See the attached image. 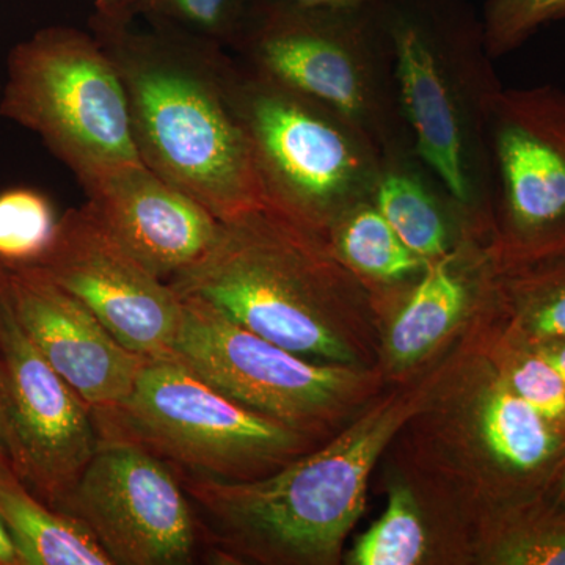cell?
I'll return each instance as SVG.
<instances>
[{
	"mask_svg": "<svg viewBox=\"0 0 565 565\" xmlns=\"http://www.w3.org/2000/svg\"><path fill=\"white\" fill-rule=\"evenodd\" d=\"M90 22L120 74L141 162L221 222L267 207L230 104V55L129 18L95 11Z\"/></svg>",
	"mask_w": 565,
	"mask_h": 565,
	"instance_id": "obj_1",
	"label": "cell"
},
{
	"mask_svg": "<svg viewBox=\"0 0 565 565\" xmlns=\"http://www.w3.org/2000/svg\"><path fill=\"white\" fill-rule=\"evenodd\" d=\"M418 394L386 397L340 437L250 481L180 475L221 553L281 563H330L363 514L374 463L418 411Z\"/></svg>",
	"mask_w": 565,
	"mask_h": 565,
	"instance_id": "obj_2",
	"label": "cell"
},
{
	"mask_svg": "<svg viewBox=\"0 0 565 565\" xmlns=\"http://www.w3.org/2000/svg\"><path fill=\"white\" fill-rule=\"evenodd\" d=\"M401 111L418 161L465 212L487 207L486 111L503 85L463 0H382Z\"/></svg>",
	"mask_w": 565,
	"mask_h": 565,
	"instance_id": "obj_3",
	"label": "cell"
},
{
	"mask_svg": "<svg viewBox=\"0 0 565 565\" xmlns=\"http://www.w3.org/2000/svg\"><path fill=\"white\" fill-rule=\"evenodd\" d=\"M169 285L305 359L353 360L333 321L351 273L321 237L269 207L222 222L211 247Z\"/></svg>",
	"mask_w": 565,
	"mask_h": 565,
	"instance_id": "obj_4",
	"label": "cell"
},
{
	"mask_svg": "<svg viewBox=\"0 0 565 565\" xmlns=\"http://www.w3.org/2000/svg\"><path fill=\"white\" fill-rule=\"evenodd\" d=\"M233 51L253 73L352 122L385 161L415 154L392 51L374 9L332 11L256 0Z\"/></svg>",
	"mask_w": 565,
	"mask_h": 565,
	"instance_id": "obj_5",
	"label": "cell"
},
{
	"mask_svg": "<svg viewBox=\"0 0 565 565\" xmlns=\"http://www.w3.org/2000/svg\"><path fill=\"white\" fill-rule=\"evenodd\" d=\"M226 87L269 210L322 239L374 199L385 159L352 122L232 57Z\"/></svg>",
	"mask_w": 565,
	"mask_h": 565,
	"instance_id": "obj_6",
	"label": "cell"
},
{
	"mask_svg": "<svg viewBox=\"0 0 565 565\" xmlns=\"http://www.w3.org/2000/svg\"><path fill=\"white\" fill-rule=\"evenodd\" d=\"M99 438L129 441L178 475L250 481L302 456L305 435L256 414L172 355L148 360L120 404L92 411Z\"/></svg>",
	"mask_w": 565,
	"mask_h": 565,
	"instance_id": "obj_7",
	"label": "cell"
},
{
	"mask_svg": "<svg viewBox=\"0 0 565 565\" xmlns=\"http://www.w3.org/2000/svg\"><path fill=\"white\" fill-rule=\"evenodd\" d=\"M0 115L36 134L79 182L141 162L120 74L93 33L52 25L20 41Z\"/></svg>",
	"mask_w": 565,
	"mask_h": 565,
	"instance_id": "obj_8",
	"label": "cell"
},
{
	"mask_svg": "<svg viewBox=\"0 0 565 565\" xmlns=\"http://www.w3.org/2000/svg\"><path fill=\"white\" fill-rule=\"evenodd\" d=\"M492 258L516 266L565 255V90L504 88L486 111Z\"/></svg>",
	"mask_w": 565,
	"mask_h": 565,
	"instance_id": "obj_9",
	"label": "cell"
},
{
	"mask_svg": "<svg viewBox=\"0 0 565 565\" xmlns=\"http://www.w3.org/2000/svg\"><path fill=\"white\" fill-rule=\"evenodd\" d=\"M181 300L180 332L170 355L230 399L305 437L332 422L363 386V375L348 364L316 363L202 300Z\"/></svg>",
	"mask_w": 565,
	"mask_h": 565,
	"instance_id": "obj_10",
	"label": "cell"
},
{
	"mask_svg": "<svg viewBox=\"0 0 565 565\" xmlns=\"http://www.w3.org/2000/svg\"><path fill=\"white\" fill-rule=\"evenodd\" d=\"M62 512L79 519L114 565L191 564L200 526L180 476L140 446L99 438Z\"/></svg>",
	"mask_w": 565,
	"mask_h": 565,
	"instance_id": "obj_11",
	"label": "cell"
},
{
	"mask_svg": "<svg viewBox=\"0 0 565 565\" xmlns=\"http://www.w3.org/2000/svg\"><path fill=\"white\" fill-rule=\"evenodd\" d=\"M0 386L14 473L61 511L98 451L99 434L92 408L22 332L9 299L0 310Z\"/></svg>",
	"mask_w": 565,
	"mask_h": 565,
	"instance_id": "obj_12",
	"label": "cell"
},
{
	"mask_svg": "<svg viewBox=\"0 0 565 565\" xmlns=\"http://www.w3.org/2000/svg\"><path fill=\"white\" fill-rule=\"evenodd\" d=\"M33 269L79 299L129 351L148 359L172 353L181 297L118 243L87 204L62 215L51 250Z\"/></svg>",
	"mask_w": 565,
	"mask_h": 565,
	"instance_id": "obj_13",
	"label": "cell"
},
{
	"mask_svg": "<svg viewBox=\"0 0 565 565\" xmlns=\"http://www.w3.org/2000/svg\"><path fill=\"white\" fill-rule=\"evenodd\" d=\"M7 299L22 332L92 411L129 396L150 359L126 349L79 299L39 269L10 273Z\"/></svg>",
	"mask_w": 565,
	"mask_h": 565,
	"instance_id": "obj_14",
	"label": "cell"
},
{
	"mask_svg": "<svg viewBox=\"0 0 565 565\" xmlns=\"http://www.w3.org/2000/svg\"><path fill=\"white\" fill-rule=\"evenodd\" d=\"M88 210L151 273L169 281L214 243L221 221L143 162L81 182Z\"/></svg>",
	"mask_w": 565,
	"mask_h": 565,
	"instance_id": "obj_15",
	"label": "cell"
},
{
	"mask_svg": "<svg viewBox=\"0 0 565 565\" xmlns=\"http://www.w3.org/2000/svg\"><path fill=\"white\" fill-rule=\"evenodd\" d=\"M487 455L523 501L541 500L565 460V435L555 429L501 375L487 386L479 412Z\"/></svg>",
	"mask_w": 565,
	"mask_h": 565,
	"instance_id": "obj_16",
	"label": "cell"
},
{
	"mask_svg": "<svg viewBox=\"0 0 565 565\" xmlns=\"http://www.w3.org/2000/svg\"><path fill=\"white\" fill-rule=\"evenodd\" d=\"M0 516L20 565H114L79 519L44 504L20 479L0 481Z\"/></svg>",
	"mask_w": 565,
	"mask_h": 565,
	"instance_id": "obj_17",
	"label": "cell"
},
{
	"mask_svg": "<svg viewBox=\"0 0 565 565\" xmlns=\"http://www.w3.org/2000/svg\"><path fill=\"white\" fill-rule=\"evenodd\" d=\"M435 181L415 154L388 159L373 199L394 233L426 263L455 250L448 214L440 193L435 191Z\"/></svg>",
	"mask_w": 565,
	"mask_h": 565,
	"instance_id": "obj_18",
	"label": "cell"
},
{
	"mask_svg": "<svg viewBox=\"0 0 565 565\" xmlns=\"http://www.w3.org/2000/svg\"><path fill=\"white\" fill-rule=\"evenodd\" d=\"M460 250L427 263L403 310L394 319L388 351L397 366H411L426 355L462 318L468 288L459 273Z\"/></svg>",
	"mask_w": 565,
	"mask_h": 565,
	"instance_id": "obj_19",
	"label": "cell"
},
{
	"mask_svg": "<svg viewBox=\"0 0 565 565\" xmlns=\"http://www.w3.org/2000/svg\"><path fill=\"white\" fill-rule=\"evenodd\" d=\"M322 241L349 273L382 285L408 280L427 266L394 233L373 200L341 215Z\"/></svg>",
	"mask_w": 565,
	"mask_h": 565,
	"instance_id": "obj_20",
	"label": "cell"
},
{
	"mask_svg": "<svg viewBox=\"0 0 565 565\" xmlns=\"http://www.w3.org/2000/svg\"><path fill=\"white\" fill-rule=\"evenodd\" d=\"M255 3L256 0H132L126 17H141L158 31L233 51Z\"/></svg>",
	"mask_w": 565,
	"mask_h": 565,
	"instance_id": "obj_21",
	"label": "cell"
},
{
	"mask_svg": "<svg viewBox=\"0 0 565 565\" xmlns=\"http://www.w3.org/2000/svg\"><path fill=\"white\" fill-rule=\"evenodd\" d=\"M58 222L46 193L32 188L0 192V266L9 273L39 267L54 244Z\"/></svg>",
	"mask_w": 565,
	"mask_h": 565,
	"instance_id": "obj_22",
	"label": "cell"
},
{
	"mask_svg": "<svg viewBox=\"0 0 565 565\" xmlns=\"http://www.w3.org/2000/svg\"><path fill=\"white\" fill-rule=\"evenodd\" d=\"M498 277L514 303L520 332L565 337V255L516 266L498 264Z\"/></svg>",
	"mask_w": 565,
	"mask_h": 565,
	"instance_id": "obj_23",
	"label": "cell"
},
{
	"mask_svg": "<svg viewBox=\"0 0 565 565\" xmlns=\"http://www.w3.org/2000/svg\"><path fill=\"white\" fill-rule=\"evenodd\" d=\"M426 553V531L414 494L393 487L381 519L356 541L349 563L353 565H414Z\"/></svg>",
	"mask_w": 565,
	"mask_h": 565,
	"instance_id": "obj_24",
	"label": "cell"
},
{
	"mask_svg": "<svg viewBox=\"0 0 565 565\" xmlns=\"http://www.w3.org/2000/svg\"><path fill=\"white\" fill-rule=\"evenodd\" d=\"M504 359L500 375L509 388L565 435V382L561 374L522 332Z\"/></svg>",
	"mask_w": 565,
	"mask_h": 565,
	"instance_id": "obj_25",
	"label": "cell"
},
{
	"mask_svg": "<svg viewBox=\"0 0 565 565\" xmlns=\"http://www.w3.org/2000/svg\"><path fill=\"white\" fill-rule=\"evenodd\" d=\"M565 20V0H487L482 35L490 58L519 50L539 29Z\"/></svg>",
	"mask_w": 565,
	"mask_h": 565,
	"instance_id": "obj_26",
	"label": "cell"
},
{
	"mask_svg": "<svg viewBox=\"0 0 565 565\" xmlns=\"http://www.w3.org/2000/svg\"><path fill=\"white\" fill-rule=\"evenodd\" d=\"M500 564L565 565V520L535 508L516 516L494 552Z\"/></svg>",
	"mask_w": 565,
	"mask_h": 565,
	"instance_id": "obj_27",
	"label": "cell"
},
{
	"mask_svg": "<svg viewBox=\"0 0 565 565\" xmlns=\"http://www.w3.org/2000/svg\"><path fill=\"white\" fill-rule=\"evenodd\" d=\"M539 508L545 514L565 520V460L561 463L559 470L553 476L544 494L541 497Z\"/></svg>",
	"mask_w": 565,
	"mask_h": 565,
	"instance_id": "obj_28",
	"label": "cell"
},
{
	"mask_svg": "<svg viewBox=\"0 0 565 565\" xmlns=\"http://www.w3.org/2000/svg\"><path fill=\"white\" fill-rule=\"evenodd\" d=\"M526 337L565 382V337Z\"/></svg>",
	"mask_w": 565,
	"mask_h": 565,
	"instance_id": "obj_29",
	"label": "cell"
},
{
	"mask_svg": "<svg viewBox=\"0 0 565 565\" xmlns=\"http://www.w3.org/2000/svg\"><path fill=\"white\" fill-rule=\"evenodd\" d=\"M288 2L318 10L370 11L375 9L382 0H288Z\"/></svg>",
	"mask_w": 565,
	"mask_h": 565,
	"instance_id": "obj_30",
	"label": "cell"
},
{
	"mask_svg": "<svg viewBox=\"0 0 565 565\" xmlns=\"http://www.w3.org/2000/svg\"><path fill=\"white\" fill-rule=\"evenodd\" d=\"M18 479L11 463L9 438H7L6 414H3L2 386H0V481Z\"/></svg>",
	"mask_w": 565,
	"mask_h": 565,
	"instance_id": "obj_31",
	"label": "cell"
},
{
	"mask_svg": "<svg viewBox=\"0 0 565 565\" xmlns=\"http://www.w3.org/2000/svg\"><path fill=\"white\" fill-rule=\"evenodd\" d=\"M0 565H20L17 550L6 525H3L2 516H0Z\"/></svg>",
	"mask_w": 565,
	"mask_h": 565,
	"instance_id": "obj_32",
	"label": "cell"
},
{
	"mask_svg": "<svg viewBox=\"0 0 565 565\" xmlns=\"http://www.w3.org/2000/svg\"><path fill=\"white\" fill-rule=\"evenodd\" d=\"M131 2L132 0H95V7L96 11H102V13L128 18L126 11Z\"/></svg>",
	"mask_w": 565,
	"mask_h": 565,
	"instance_id": "obj_33",
	"label": "cell"
},
{
	"mask_svg": "<svg viewBox=\"0 0 565 565\" xmlns=\"http://www.w3.org/2000/svg\"><path fill=\"white\" fill-rule=\"evenodd\" d=\"M10 273L6 267L0 266V310L7 302V292H9Z\"/></svg>",
	"mask_w": 565,
	"mask_h": 565,
	"instance_id": "obj_34",
	"label": "cell"
}]
</instances>
